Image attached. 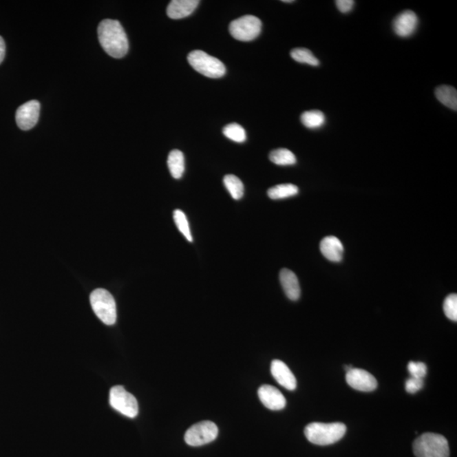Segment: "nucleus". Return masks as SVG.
Returning a JSON list of instances; mask_svg holds the SVG:
<instances>
[{"instance_id": "nucleus-17", "label": "nucleus", "mask_w": 457, "mask_h": 457, "mask_svg": "<svg viewBox=\"0 0 457 457\" xmlns=\"http://www.w3.org/2000/svg\"><path fill=\"white\" fill-rule=\"evenodd\" d=\"M168 167L175 179L182 178L185 171V158L180 150H173L169 154Z\"/></svg>"}, {"instance_id": "nucleus-6", "label": "nucleus", "mask_w": 457, "mask_h": 457, "mask_svg": "<svg viewBox=\"0 0 457 457\" xmlns=\"http://www.w3.org/2000/svg\"><path fill=\"white\" fill-rule=\"evenodd\" d=\"M109 404L114 410L127 418H134L138 415V401L123 386L116 385L110 390Z\"/></svg>"}, {"instance_id": "nucleus-2", "label": "nucleus", "mask_w": 457, "mask_h": 457, "mask_svg": "<svg viewBox=\"0 0 457 457\" xmlns=\"http://www.w3.org/2000/svg\"><path fill=\"white\" fill-rule=\"evenodd\" d=\"M346 427L344 423H312L305 427L304 434L311 443L329 445L337 443L344 437Z\"/></svg>"}, {"instance_id": "nucleus-11", "label": "nucleus", "mask_w": 457, "mask_h": 457, "mask_svg": "<svg viewBox=\"0 0 457 457\" xmlns=\"http://www.w3.org/2000/svg\"><path fill=\"white\" fill-rule=\"evenodd\" d=\"M418 25V16L412 10H405L393 21V30L401 38L414 34Z\"/></svg>"}, {"instance_id": "nucleus-3", "label": "nucleus", "mask_w": 457, "mask_h": 457, "mask_svg": "<svg viewBox=\"0 0 457 457\" xmlns=\"http://www.w3.org/2000/svg\"><path fill=\"white\" fill-rule=\"evenodd\" d=\"M414 452L416 457H449L448 441L440 434H423L414 441Z\"/></svg>"}, {"instance_id": "nucleus-23", "label": "nucleus", "mask_w": 457, "mask_h": 457, "mask_svg": "<svg viewBox=\"0 0 457 457\" xmlns=\"http://www.w3.org/2000/svg\"><path fill=\"white\" fill-rule=\"evenodd\" d=\"M290 56L294 61L301 64H307L312 66H318L319 61L310 50L307 49H295L290 52Z\"/></svg>"}, {"instance_id": "nucleus-18", "label": "nucleus", "mask_w": 457, "mask_h": 457, "mask_svg": "<svg viewBox=\"0 0 457 457\" xmlns=\"http://www.w3.org/2000/svg\"><path fill=\"white\" fill-rule=\"evenodd\" d=\"M436 96L438 101L448 108L457 110V91L456 88L443 85L436 88Z\"/></svg>"}, {"instance_id": "nucleus-27", "label": "nucleus", "mask_w": 457, "mask_h": 457, "mask_svg": "<svg viewBox=\"0 0 457 457\" xmlns=\"http://www.w3.org/2000/svg\"><path fill=\"white\" fill-rule=\"evenodd\" d=\"M407 370L411 377L425 379L427 375V366L423 363L410 362L408 363Z\"/></svg>"}, {"instance_id": "nucleus-8", "label": "nucleus", "mask_w": 457, "mask_h": 457, "mask_svg": "<svg viewBox=\"0 0 457 457\" xmlns=\"http://www.w3.org/2000/svg\"><path fill=\"white\" fill-rule=\"evenodd\" d=\"M218 427L211 421H202L194 425L185 434V441L191 447H202L211 443L218 436Z\"/></svg>"}, {"instance_id": "nucleus-26", "label": "nucleus", "mask_w": 457, "mask_h": 457, "mask_svg": "<svg viewBox=\"0 0 457 457\" xmlns=\"http://www.w3.org/2000/svg\"><path fill=\"white\" fill-rule=\"evenodd\" d=\"M444 312L445 316L452 321H457V295L451 294L444 301Z\"/></svg>"}, {"instance_id": "nucleus-22", "label": "nucleus", "mask_w": 457, "mask_h": 457, "mask_svg": "<svg viewBox=\"0 0 457 457\" xmlns=\"http://www.w3.org/2000/svg\"><path fill=\"white\" fill-rule=\"evenodd\" d=\"M224 184L226 186L228 193L235 200H239L244 194V186L242 180L237 176L234 175H227L224 176Z\"/></svg>"}, {"instance_id": "nucleus-1", "label": "nucleus", "mask_w": 457, "mask_h": 457, "mask_svg": "<svg viewBox=\"0 0 457 457\" xmlns=\"http://www.w3.org/2000/svg\"><path fill=\"white\" fill-rule=\"evenodd\" d=\"M98 40L103 49L113 58H123L129 50V42L123 25L116 20L106 19L98 28Z\"/></svg>"}, {"instance_id": "nucleus-13", "label": "nucleus", "mask_w": 457, "mask_h": 457, "mask_svg": "<svg viewBox=\"0 0 457 457\" xmlns=\"http://www.w3.org/2000/svg\"><path fill=\"white\" fill-rule=\"evenodd\" d=\"M271 374L279 385L288 390H295L297 388V379L281 360H274L271 363Z\"/></svg>"}, {"instance_id": "nucleus-25", "label": "nucleus", "mask_w": 457, "mask_h": 457, "mask_svg": "<svg viewBox=\"0 0 457 457\" xmlns=\"http://www.w3.org/2000/svg\"><path fill=\"white\" fill-rule=\"evenodd\" d=\"M174 220L177 228L188 242H193V235H191L189 222L187 219L185 213L182 210L176 209L174 212Z\"/></svg>"}, {"instance_id": "nucleus-4", "label": "nucleus", "mask_w": 457, "mask_h": 457, "mask_svg": "<svg viewBox=\"0 0 457 457\" xmlns=\"http://www.w3.org/2000/svg\"><path fill=\"white\" fill-rule=\"evenodd\" d=\"M187 61L195 71L209 78H220L226 72L222 62L202 50L191 51Z\"/></svg>"}, {"instance_id": "nucleus-19", "label": "nucleus", "mask_w": 457, "mask_h": 457, "mask_svg": "<svg viewBox=\"0 0 457 457\" xmlns=\"http://www.w3.org/2000/svg\"><path fill=\"white\" fill-rule=\"evenodd\" d=\"M299 193V189L293 184H282V185L271 187L268 191V196L273 200H279L290 197L296 196Z\"/></svg>"}, {"instance_id": "nucleus-14", "label": "nucleus", "mask_w": 457, "mask_h": 457, "mask_svg": "<svg viewBox=\"0 0 457 457\" xmlns=\"http://www.w3.org/2000/svg\"><path fill=\"white\" fill-rule=\"evenodd\" d=\"M320 251L326 259L334 262V263H338L343 259L344 246L340 240L330 235V237L323 238L320 242Z\"/></svg>"}, {"instance_id": "nucleus-20", "label": "nucleus", "mask_w": 457, "mask_h": 457, "mask_svg": "<svg viewBox=\"0 0 457 457\" xmlns=\"http://www.w3.org/2000/svg\"><path fill=\"white\" fill-rule=\"evenodd\" d=\"M301 123L309 129H318L322 127L326 123V116L319 110L306 111L301 116Z\"/></svg>"}, {"instance_id": "nucleus-5", "label": "nucleus", "mask_w": 457, "mask_h": 457, "mask_svg": "<svg viewBox=\"0 0 457 457\" xmlns=\"http://www.w3.org/2000/svg\"><path fill=\"white\" fill-rule=\"evenodd\" d=\"M92 308L98 318L107 326H113L117 319L116 304L111 294L105 289H96L90 296Z\"/></svg>"}, {"instance_id": "nucleus-28", "label": "nucleus", "mask_w": 457, "mask_h": 457, "mask_svg": "<svg viewBox=\"0 0 457 457\" xmlns=\"http://www.w3.org/2000/svg\"><path fill=\"white\" fill-rule=\"evenodd\" d=\"M423 385H425V382L423 379L411 377L405 381V390L408 393L415 394L423 389Z\"/></svg>"}, {"instance_id": "nucleus-31", "label": "nucleus", "mask_w": 457, "mask_h": 457, "mask_svg": "<svg viewBox=\"0 0 457 457\" xmlns=\"http://www.w3.org/2000/svg\"><path fill=\"white\" fill-rule=\"evenodd\" d=\"M284 3H293V0H283Z\"/></svg>"}, {"instance_id": "nucleus-16", "label": "nucleus", "mask_w": 457, "mask_h": 457, "mask_svg": "<svg viewBox=\"0 0 457 457\" xmlns=\"http://www.w3.org/2000/svg\"><path fill=\"white\" fill-rule=\"evenodd\" d=\"M279 281H281L284 291L291 301H297L301 296V288L299 281L295 273L283 268L279 273Z\"/></svg>"}, {"instance_id": "nucleus-9", "label": "nucleus", "mask_w": 457, "mask_h": 457, "mask_svg": "<svg viewBox=\"0 0 457 457\" xmlns=\"http://www.w3.org/2000/svg\"><path fill=\"white\" fill-rule=\"evenodd\" d=\"M40 113V103L31 100L18 108L16 120L18 127L22 131L31 130L38 123Z\"/></svg>"}, {"instance_id": "nucleus-10", "label": "nucleus", "mask_w": 457, "mask_h": 457, "mask_svg": "<svg viewBox=\"0 0 457 457\" xmlns=\"http://www.w3.org/2000/svg\"><path fill=\"white\" fill-rule=\"evenodd\" d=\"M346 382L352 388L359 392H370L377 388L378 382L374 376L368 373V371L359 370V368H352L346 373Z\"/></svg>"}, {"instance_id": "nucleus-15", "label": "nucleus", "mask_w": 457, "mask_h": 457, "mask_svg": "<svg viewBox=\"0 0 457 457\" xmlns=\"http://www.w3.org/2000/svg\"><path fill=\"white\" fill-rule=\"evenodd\" d=\"M199 3L198 0H173L168 6V17L175 20L189 17L197 9Z\"/></svg>"}, {"instance_id": "nucleus-12", "label": "nucleus", "mask_w": 457, "mask_h": 457, "mask_svg": "<svg viewBox=\"0 0 457 457\" xmlns=\"http://www.w3.org/2000/svg\"><path fill=\"white\" fill-rule=\"evenodd\" d=\"M257 394H259L261 403L270 410L279 411L286 407V400L285 396L274 386L262 385Z\"/></svg>"}, {"instance_id": "nucleus-21", "label": "nucleus", "mask_w": 457, "mask_h": 457, "mask_svg": "<svg viewBox=\"0 0 457 457\" xmlns=\"http://www.w3.org/2000/svg\"><path fill=\"white\" fill-rule=\"evenodd\" d=\"M270 160L273 163L281 165V167H287V165H293L297 163V158L291 151L286 149H279L270 154Z\"/></svg>"}, {"instance_id": "nucleus-30", "label": "nucleus", "mask_w": 457, "mask_h": 457, "mask_svg": "<svg viewBox=\"0 0 457 457\" xmlns=\"http://www.w3.org/2000/svg\"><path fill=\"white\" fill-rule=\"evenodd\" d=\"M6 56V43L3 41L2 36H0V64L3 61Z\"/></svg>"}, {"instance_id": "nucleus-24", "label": "nucleus", "mask_w": 457, "mask_h": 457, "mask_svg": "<svg viewBox=\"0 0 457 457\" xmlns=\"http://www.w3.org/2000/svg\"><path fill=\"white\" fill-rule=\"evenodd\" d=\"M223 134L227 138L235 142H244L246 139V134L244 128L238 124L227 125L223 129Z\"/></svg>"}, {"instance_id": "nucleus-7", "label": "nucleus", "mask_w": 457, "mask_h": 457, "mask_svg": "<svg viewBox=\"0 0 457 457\" xmlns=\"http://www.w3.org/2000/svg\"><path fill=\"white\" fill-rule=\"evenodd\" d=\"M230 32L239 41L249 42L257 38L262 31V21L254 16H245L231 22Z\"/></svg>"}, {"instance_id": "nucleus-29", "label": "nucleus", "mask_w": 457, "mask_h": 457, "mask_svg": "<svg viewBox=\"0 0 457 457\" xmlns=\"http://www.w3.org/2000/svg\"><path fill=\"white\" fill-rule=\"evenodd\" d=\"M335 3L341 13H348L352 10L355 2L353 0H337Z\"/></svg>"}]
</instances>
